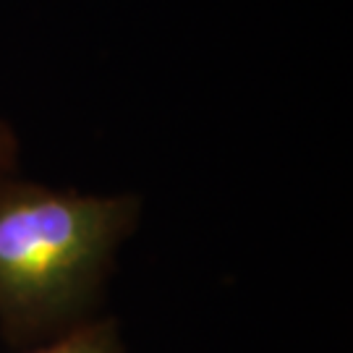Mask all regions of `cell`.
I'll list each match as a JSON object with an SVG mask.
<instances>
[{
    "label": "cell",
    "mask_w": 353,
    "mask_h": 353,
    "mask_svg": "<svg viewBox=\"0 0 353 353\" xmlns=\"http://www.w3.org/2000/svg\"><path fill=\"white\" fill-rule=\"evenodd\" d=\"M131 194H79L0 176V325L13 341L71 330L87 314L121 241Z\"/></svg>",
    "instance_id": "6da1fadb"
},
{
    "label": "cell",
    "mask_w": 353,
    "mask_h": 353,
    "mask_svg": "<svg viewBox=\"0 0 353 353\" xmlns=\"http://www.w3.org/2000/svg\"><path fill=\"white\" fill-rule=\"evenodd\" d=\"M32 353H123L113 322H79L65 330L58 341L42 345Z\"/></svg>",
    "instance_id": "7a4b0ae2"
},
{
    "label": "cell",
    "mask_w": 353,
    "mask_h": 353,
    "mask_svg": "<svg viewBox=\"0 0 353 353\" xmlns=\"http://www.w3.org/2000/svg\"><path fill=\"white\" fill-rule=\"evenodd\" d=\"M13 154H16V141H13L11 128L6 126V121L0 118V176L8 173V168L13 163Z\"/></svg>",
    "instance_id": "3957f363"
}]
</instances>
